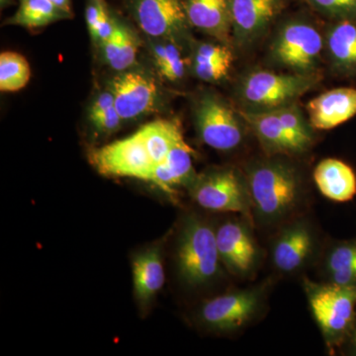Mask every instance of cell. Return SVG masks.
I'll return each mask as SVG.
<instances>
[{
	"instance_id": "1",
	"label": "cell",
	"mask_w": 356,
	"mask_h": 356,
	"mask_svg": "<svg viewBox=\"0 0 356 356\" xmlns=\"http://www.w3.org/2000/svg\"><path fill=\"white\" fill-rule=\"evenodd\" d=\"M252 212L266 226L286 222L304 202L303 179L294 165L282 159L257 161L247 170Z\"/></svg>"
},
{
	"instance_id": "2",
	"label": "cell",
	"mask_w": 356,
	"mask_h": 356,
	"mask_svg": "<svg viewBox=\"0 0 356 356\" xmlns=\"http://www.w3.org/2000/svg\"><path fill=\"white\" fill-rule=\"evenodd\" d=\"M178 273L186 284H210L222 273L216 229L197 216L187 217L178 238Z\"/></svg>"
},
{
	"instance_id": "3",
	"label": "cell",
	"mask_w": 356,
	"mask_h": 356,
	"mask_svg": "<svg viewBox=\"0 0 356 356\" xmlns=\"http://www.w3.org/2000/svg\"><path fill=\"white\" fill-rule=\"evenodd\" d=\"M312 314L331 350L346 343L356 316V287L304 280Z\"/></svg>"
},
{
	"instance_id": "4",
	"label": "cell",
	"mask_w": 356,
	"mask_h": 356,
	"mask_svg": "<svg viewBox=\"0 0 356 356\" xmlns=\"http://www.w3.org/2000/svg\"><path fill=\"white\" fill-rule=\"evenodd\" d=\"M320 81L316 74L257 70L243 77L240 97L250 111H269L294 103Z\"/></svg>"
},
{
	"instance_id": "5",
	"label": "cell",
	"mask_w": 356,
	"mask_h": 356,
	"mask_svg": "<svg viewBox=\"0 0 356 356\" xmlns=\"http://www.w3.org/2000/svg\"><path fill=\"white\" fill-rule=\"evenodd\" d=\"M324 39L315 25L305 18L283 23L270 46L273 62L297 74H315Z\"/></svg>"
},
{
	"instance_id": "6",
	"label": "cell",
	"mask_w": 356,
	"mask_h": 356,
	"mask_svg": "<svg viewBox=\"0 0 356 356\" xmlns=\"http://www.w3.org/2000/svg\"><path fill=\"white\" fill-rule=\"evenodd\" d=\"M266 284L236 290L206 301L199 311L200 322L219 332L238 331L250 325L266 305Z\"/></svg>"
},
{
	"instance_id": "7",
	"label": "cell",
	"mask_w": 356,
	"mask_h": 356,
	"mask_svg": "<svg viewBox=\"0 0 356 356\" xmlns=\"http://www.w3.org/2000/svg\"><path fill=\"white\" fill-rule=\"evenodd\" d=\"M191 184L192 197L204 209L240 213L245 217L252 213L247 177L235 168L213 170Z\"/></svg>"
},
{
	"instance_id": "8",
	"label": "cell",
	"mask_w": 356,
	"mask_h": 356,
	"mask_svg": "<svg viewBox=\"0 0 356 356\" xmlns=\"http://www.w3.org/2000/svg\"><path fill=\"white\" fill-rule=\"evenodd\" d=\"M243 117L216 95H207L199 100L195 124L200 139L217 151H233L245 140Z\"/></svg>"
},
{
	"instance_id": "9",
	"label": "cell",
	"mask_w": 356,
	"mask_h": 356,
	"mask_svg": "<svg viewBox=\"0 0 356 356\" xmlns=\"http://www.w3.org/2000/svg\"><path fill=\"white\" fill-rule=\"evenodd\" d=\"M89 161L105 177L136 178L149 182L154 168L139 132L91 149Z\"/></svg>"
},
{
	"instance_id": "10",
	"label": "cell",
	"mask_w": 356,
	"mask_h": 356,
	"mask_svg": "<svg viewBox=\"0 0 356 356\" xmlns=\"http://www.w3.org/2000/svg\"><path fill=\"white\" fill-rule=\"evenodd\" d=\"M317 242V234L306 219L286 222L271 245L274 268L287 275L299 273L313 259Z\"/></svg>"
},
{
	"instance_id": "11",
	"label": "cell",
	"mask_w": 356,
	"mask_h": 356,
	"mask_svg": "<svg viewBox=\"0 0 356 356\" xmlns=\"http://www.w3.org/2000/svg\"><path fill=\"white\" fill-rule=\"evenodd\" d=\"M218 250L222 266L238 277H248L261 261V248L250 227L240 220H229L216 229Z\"/></svg>"
},
{
	"instance_id": "12",
	"label": "cell",
	"mask_w": 356,
	"mask_h": 356,
	"mask_svg": "<svg viewBox=\"0 0 356 356\" xmlns=\"http://www.w3.org/2000/svg\"><path fill=\"white\" fill-rule=\"evenodd\" d=\"M289 0H229L232 34L241 44L261 38L284 13Z\"/></svg>"
},
{
	"instance_id": "13",
	"label": "cell",
	"mask_w": 356,
	"mask_h": 356,
	"mask_svg": "<svg viewBox=\"0 0 356 356\" xmlns=\"http://www.w3.org/2000/svg\"><path fill=\"white\" fill-rule=\"evenodd\" d=\"M130 4L140 29L154 38H172L191 26L184 0H130Z\"/></svg>"
},
{
	"instance_id": "14",
	"label": "cell",
	"mask_w": 356,
	"mask_h": 356,
	"mask_svg": "<svg viewBox=\"0 0 356 356\" xmlns=\"http://www.w3.org/2000/svg\"><path fill=\"white\" fill-rule=\"evenodd\" d=\"M111 92L123 120H132L153 111L159 97L156 83L139 72H126L115 77Z\"/></svg>"
},
{
	"instance_id": "15",
	"label": "cell",
	"mask_w": 356,
	"mask_h": 356,
	"mask_svg": "<svg viewBox=\"0 0 356 356\" xmlns=\"http://www.w3.org/2000/svg\"><path fill=\"white\" fill-rule=\"evenodd\" d=\"M309 123L317 130H332L356 115V88H339L325 91L307 105Z\"/></svg>"
},
{
	"instance_id": "16",
	"label": "cell",
	"mask_w": 356,
	"mask_h": 356,
	"mask_svg": "<svg viewBox=\"0 0 356 356\" xmlns=\"http://www.w3.org/2000/svg\"><path fill=\"white\" fill-rule=\"evenodd\" d=\"M248 127L255 134L261 146L274 154H301L309 149L291 135L277 115L269 111H240Z\"/></svg>"
},
{
	"instance_id": "17",
	"label": "cell",
	"mask_w": 356,
	"mask_h": 356,
	"mask_svg": "<svg viewBox=\"0 0 356 356\" xmlns=\"http://www.w3.org/2000/svg\"><path fill=\"white\" fill-rule=\"evenodd\" d=\"M189 24L222 43L232 34L229 0H184Z\"/></svg>"
},
{
	"instance_id": "18",
	"label": "cell",
	"mask_w": 356,
	"mask_h": 356,
	"mask_svg": "<svg viewBox=\"0 0 356 356\" xmlns=\"http://www.w3.org/2000/svg\"><path fill=\"white\" fill-rule=\"evenodd\" d=\"M318 191L334 202L353 200L356 195V175L348 163L337 159H325L314 170Z\"/></svg>"
},
{
	"instance_id": "19",
	"label": "cell",
	"mask_w": 356,
	"mask_h": 356,
	"mask_svg": "<svg viewBox=\"0 0 356 356\" xmlns=\"http://www.w3.org/2000/svg\"><path fill=\"white\" fill-rule=\"evenodd\" d=\"M193 151L185 140L173 147L163 163L154 166L149 182L172 195L178 185L192 184L194 180Z\"/></svg>"
},
{
	"instance_id": "20",
	"label": "cell",
	"mask_w": 356,
	"mask_h": 356,
	"mask_svg": "<svg viewBox=\"0 0 356 356\" xmlns=\"http://www.w3.org/2000/svg\"><path fill=\"white\" fill-rule=\"evenodd\" d=\"M134 289L140 303H147L165 284V269L159 248L140 252L133 261Z\"/></svg>"
},
{
	"instance_id": "21",
	"label": "cell",
	"mask_w": 356,
	"mask_h": 356,
	"mask_svg": "<svg viewBox=\"0 0 356 356\" xmlns=\"http://www.w3.org/2000/svg\"><path fill=\"white\" fill-rule=\"evenodd\" d=\"M325 44L334 67L346 72H355L356 20H337L330 25Z\"/></svg>"
},
{
	"instance_id": "22",
	"label": "cell",
	"mask_w": 356,
	"mask_h": 356,
	"mask_svg": "<svg viewBox=\"0 0 356 356\" xmlns=\"http://www.w3.org/2000/svg\"><path fill=\"white\" fill-rule=\"evenodd\" d=\"M323 270L327 282L356 287V240L334 243L327 248Z\"/></svg>"
},
{
	"instance_id": "23",
	"label": "cell",
	"mask_w": 356,
	"mask_h": 356,
	"mask_svg": "<svg viewBox=\"0 0 356 356\" xmlns=\"http://www.w3.org/2000/svg\"><path fill=\"white\" fill-rule=\"evenodd\" d=\"M138 132L144 140L154 166L163 163L173 147L184 140L179 124L175 121L152 122L143 126Z\"/></svg>"
},
{
	"instance_id": "24",
	"label": "cell",
	"mask_w": 356,
	"mask_h": 356,
	"mask_svg": "<svg viewBox=\"0 0 356 356\" xmlns=\"http://www.w3.org/2000/svg\"><path fill=\"white\" fill-rule=\"evenodd\" d=\"M107 64L115 70L124 72L136 63L138 39L132 30L116 20L113 34L102 44Z\"/></svg>"
},
{
	"instance_id": "25",
	"label": "cell",
	"mask_w": 356,
	"mask_h": 356,
	"mask_svg": "<svg viewBox=\"0 0 356 356\" xmlns=\"http://www.w3.org/2000/svg\"><path fill=\"white\" fill-rule=\"evenodd\" d=\"M69 16L60 11L50 0H20V6L6 24L25 28L44 27Z\"/></svg>"
},
{
	"instance_id": "26",
	"label": "cell",
	"mask_w": 356,
	"mask_h": 356,
	"mask_svg": "<svg viewBox=\"0 0 356 356\" xmlns=\"http://www.w3.org/2000/svg\"><path fill=\"white\" fill-rule=\"evenodd\" d=\"M31 69L24 56L15 51H3L0 55V90L15 92L29 83Z\"/></svg>"
},
{
	"instance_id": "27",
	"label": "cell",
	"mask_w": 356,
	"mask_h": 356,
	"mask_svg": "<svg viewBox=\"0 0 356 356\" xmlns=\"http://www.w3.org/2000/svg\"><path fill=\"white\" fill-rule=\"evenodd\" d=\"M273 111L277 115L288 132L301 140L306 147H311L313 143L311 124L306 121L305 116L294 103L274 109Z\"/></svg>"
},
{
	"instance_id": "28",
	"label": "cell",
	"mask_w": 356,
	"mask_h": 356,
	"mask_svg": "<svg viewBox=\"0 0 356 356\" xmlns=\"http://www.w3.org/2000/svg\"><path fill=\"white\" fill-rule=\"evenodd\" d=\"M316 13L337 20H356V0H303Z\"/></svg>"
},
{
	"instance_id": "29",
	"label": "cell",
	"mask_w": 356,
	"mask_h": 356,
	"mask_svg": "<svg viewBox=\"0 0 356 356\" xmlns=\"http://www.w3.org/2000/svg\"><path fill=\"white\" fill-rule=\"evenodd\" d=\"M233 57L210 60V62L192 63L194 74L201 81L217 83L229 74Z\"/></svg>"
},
{
	"instance_id": "30",
	"label": "cell",
	"mask_w": 356,
	"mask_h": 356,
	"mask_svg": "<svg viewBox=\"0 0 356 356\" xmlns=\"http://www.w3.org/2000/svg\"><path fill=\"white\" fill-rule=\"evenodd\" d=\"M233 57L231 51L221 44H201L194 51L193 62H210V60H221V58Z\"/></svg>"
},
{
	"instance_id": "31",
	"label": "cell",
	"mask_w": 356,
	"mask_h": 356,
	"mask_svg": "<svg viewBox=\"0 0 356 356\" xmlns=\"http://www.w3.org/2000/svg\"><path fill=\"white\" fill-rule=\"evenodd\" d=\"M122 117L119 112L117 111L116 107H113L108 110L106 113L102 115V116L96 118L95 120L91 121L96 130L100 133L110 134L113 133L119 127H120Z\"/></svg>"
},
{
	"instance_id": "32",
	"label": "cell",
	"mask_w": 356,
	"mask_h": 356,
	"mask_svg": "<svg viewBox=\"0 0 356 356\" xmlns=\"http://www.w3.org/2000/svg\"><path fill=\"white\" fill-rule=\"evenodd\" d=\"M154 58L158 70L168 65V63L182 57L181 53L178 48L173 44H161L154 47Z\"/></svg>"
},
{
	"instance_id": "33",
	"label": "cell",
	"mask_w": 356,
	"mask_h": 356,
	"mask_svg": "<svg viewBox=\"0 0 356 356\" xmlns=\"http://www.w3.org/2000/svg\"><path fill=\"white\" fill-rule=\"evenodd\" d=\"M114 106V96L112 95L111 91L102 93V95L96 98L92 106H91L90 111H89L90 121L95 120L96 118L106 113L108 110L113 108Z\"/></svg>"
},
{
	"instance_id": "34",
	"label": "cell",
	"mask_w": 356,
	"mask_h": 356,
	"mask_svg": "<svg viewBox=\"0 0 356 356\" xmlns=\"http://www.w3.org/2000/svg\"><path fill=\"white\" fill-rule=\"evenodd\" d=\"M187 60L184 57L177 58L159 70V74L168 81H178L185 74Z\"/></svg>"
},
{
	"instance_id": "35",
	"label": "cell",
	"mask_w": 356,
	"mask_h": 356,
	"mask_svg": "<svg viewBox=\"0 0 356 356\" xmlns=\"http://www.w3.org/2000/svg\"><path fill=\"white\" fill-rule=\"evenodd\" d=\"M346 343H348V346H350L351 353L356 355V316Z\"/></svg>"
},
{
	"instance_id": "36",
	"label": "cell",
	"mask_w": 356,
	"mask_h": 356,
	"mask_svg": "<svg viewBox=\"0 0 356 356\" xmlns=\"http://www.w3.org/2000/svg\"><path fill=\"white\" fill-rule=\"evenodd\" d=\"M51 3L55 4L56 6L63 11L67 16L72 14V7H70V0H50Z\"/></svg>"
},
{
	"instance_id": "37",
	"label": "cell",
	"mask_w": 356,
	"mask_h": 356,
	"mask_svg": "<svg viewBox=\"0 0 356 356\" xmlns=\"http://www.w3.org/2000/svg\"><path fill=\"white\" fill-rule=\"evenodd\" d=\"M10 3V0H1L2 6H6L7 4Z\"/></svg>"
}]
</instances>
